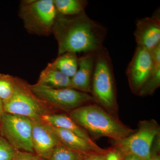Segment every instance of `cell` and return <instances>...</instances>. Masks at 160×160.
Wrapping results in <instances>:
<instances>
[{
  "instance_id": "1",
  "label": "cell",
  "mask_w": 160,
  "mask_h": 160,
  "mask_svg": "<svg viewBox=\"0 0 160 160\" xmlns=\"http://www.w3.org/2000/svg\"><path fill=\"white\" fill-rule=\"evenodd\" d=\"M107 30L86 12L73 16L57 12L52 29L58 44V56L66 52H92L102 47Z\"/></svg>"
},
{
  "instance_id": "2",
  "label": "cell",
  "mask_w": 160,
  "mask_h": 160,
  "mask_svg": "<svg viewBox=\"0 0 160 160\" xmlns=\"http://www.w3.org/2000/svg\"><path fill=\"white\" fill-rule=\"evenodd\" d=\"M69 116L92 139L107 137L112 140L124 138L136 131L96 104L90 103L72 110Z\"/></svg>"
},
{
  "instance_id": "3",
  "label": "cell",
  "mask_w": 160,
  "mask_h": 160,
  "mask_svg": "<svg viewBox=\"0 0 160 160\" xmlns=\"http://www.w3.org/2000/svg\"><path fill=\"white\" fill-rule=\"evenodd\" d=\"M91 95L95 102L118 118V105L113 65L109 51L104 46L96 52Z\"/></svg>"
},
{
  "instance_id": "4",
  "label": "cell",
  "mask_w": 160,
  "mask_h": 160,
  "mask_svg": "<svg viewBox=\"0 0 160 160\" xmlns=\"http://www.w3.org/2000/svg\"><path fill=\"white\" fill-rule=\"evenodd\" d=\"M57 11L53 0H23L18 16L29 34L48 37L52 34Z\"/></svg>"
},
{
  "instance_id": "5",
  "label": "cell",
  "mask_w": 160,
  "mask_h": 160,
  "mask_svg": "<svg viewBox=\"0 0 160 160\" xmlns=\"http://www.w3.org/2000/svg\"><path fill=\"white\" fill-rule=\"evenodd\" d=\"M3 103L4 112L26 117L32 121L42 119L55 112L34 94L31 85L17 77L13 94Z\"/></svg>"
},
{
  "instance_id": "6",
  "label": "cell",
  "mask_w": 160,
  "mask_h": 160,
  "mask_svg": "<svg viewBox=\"0 0 160 160\" xmlns=\"http://www.w3.org/2000/svg\"><path fill=\"white\" fill-rule=\"evenodd\" d=\"M134 133L121 139L112 140L113 147L122 156L132 154L143 160H148L152 154V144L160 135V127L154 119L143 120L138 123Z\"/></svg>"
},
{
  "instance_id": "7",
  "label": "cell",
  "mask_w": 160,
  "mask_h": 160,
  "mask_svg": "<svg viewBox=\"0 0 160 160\" xmlns=\"http://www.w3.org/2000/svg\"><path fill=\"white\" fill-rule=\"evenodd\" d=\"M32 90L43 102L54 111L70 112L87 104L95 102L89 93L71 89H54L47 86L31 85Z\"/></svg>"
},
{
  "instance_id": "8",
  "label": "cell",
  "mask_w": 160,
  "mask_h": 160,
  "mask_svg": "<svg viewBox=\"0 0 160 160\" xmlns=\"http://www.w3.org/2000/svg\"><path fill=\"white\" fill-rule=\"evenodd\" d=\"M32 132L29 118L6 112L0 115V135L18 151L34 153Z\"/></svg>"
},
{
  "instance_id": "9",
  "label": "cell",
  "mask_w": 160,
  "mask_h": 160,
  "mask_svg": "<svg viewBox=\"0 0 160 160\" xmlns=\"http://www.w3.org/2000/svg\"><path fill=\"white\" fill-rule=\"evenodd\" d=\"M153 66V60L150 50L137 46L126 71L129 88L132 93L138 94L150 76Z\"/></svg>"
},
{
  "instance_id": "10",
  "label": "cell",
  "mask_w": 160,
  "mask_h": 160,
  "mask_svg": "<svg viewBox=\"0 0 160 160\" xmlns=\"http://www.w3.org/2000/svg\"><path fill=\"white\" fill-rule=\"evenodd\" d=\"M32 121V141L34 153L42 159L48 160L60 142L49 125L42 120Z\"/></svg>"
},
{
  "instance_id": "11",
  "label": "cell",
  "mask_w": 160,
  "mask_h": 160,
  "mask_svg": "<svg viewBox=\"0 0 160 160\" xmlns=\"http://www.w3.org/2000/svg\"><path fill=\"white\" fill-rule=\"evenodd\" d=\"M134 36L138 46L151 50L160 45L159 9L151 16L137 21Z\"/></svg>"
},
{
  "instance_id": "12",
  "label": "cell",
  "mask_w": 160,
  "mask_h": 160,
  "mask_svg": "<svg viewBox=\"0 0 160 160\" xmlns=\"http://www.w3.org/2000/svg\"><path fill=\"white\" fill-rule=\"evenodd\" d=\"M96 52L84 53L78 58L77 71L71 78L70 88L91 94Z\"/></svg>"
},
{
  "instance_id": "13",
  "label": "cell",
  "mask_w": 160,
  "mask_h": 160,
  "mask_svg": "<svg viewBox=\"0 0 160 160\" xmlns=\"http://www.w3.org/2000/svg\"><path fill=\"white\" fill-rule=\"evenodd\" d=\"M49 126L60 143L69 149L85 153H105L106 152V149L101 148L96 143L90 142L71 131Z\"/></svg>"
},
{
  "instance_id": "14",
  "label": "cell",
  "mask_w": 160,
  "mask_h": 160,
  "mask_svg": "<svg viewBox=\"0 0 160 160\" xmlns=\"http://www.w3.org/2000/svg\"><path fill=\"white\" fill-rule=\"evenodd\" d=\"M42 119L52 127L71 131L90 142L95 143L87 132L78 125L69 115L64 113H54L45 116Z\"/></svg>"
},
{
  "instance_id": "15",
  "label": "cell",
  "mask_w": 160,
  "mask_h": 160,
  "mask_svg": "<svg viewBox=\"0 0 160 160\" xmlns=\"http://www.w3.org/2000/svg\"><path fill=\"white\" fill-rule=\"evenodd\" d=\"M71 78L52 67L49 64L40 73L36 84L54 89L70 88Z\"/></svg>"
},
{
  "instance_id": "16",
  "label": "cell",
  "mask_w": 160,
  "mask_h": 160,
  "mask_svg": "<svg viewBox=\"0 0 160 160\" xmlns=\"http://www.w3.org/2000/svg\"><path fill=\"white\" fill-rule=\"evenodd\" d=\"M150 52L153 62V69L138 95L141 97L152 95L160 86V44Z\"/></svg>"
},
{
  "instance_id": "17",
  "label": "cell",
  "mask_w": 160,
  "mask_h": 160,
  "mask_svg": "<svg viewBox=\"0 0 160 160\" xmlns=\"http://www.w3.org/2000/svg\"><path fill=\"white\" fill-rule=\"evenodd\" d=\"M49 64L66 76L72 78L77 71L78 58L76 53L66 52L58 56L55 59Z\"/></svg>"
},
{
  "instance_id": "18",
  "label": "cell",
  "mask_w": 160,
  "mask_h": 160,
  "mask_svg": "<svg viewBox=\"0 0 160 160\" xmlns=\"http://www.w3.org/2000/svg\"><path fill=\"white\" fill-rule=\"evenodd\" d=\"M58 12L66 16L77 15L85 12L86 0H53Z\"/></svg>"
},
{
  "instance_id": "19",
  "label": "cell",
  "mask_w": 160,
  "mask_h": 160,
  "mask_svg": "<svg viewBox=\"0 0 160 160\" xmlns=\"http://www.w3.org/2000/svg\"><path fill=\"white\" fill-rule=\"evenodd\" d=\"M89 153H90L69 149L60 143L55 148L48 160H84Z\"/></svg>"
},
{
  "instance_id": "20",
  "label": "cell",
  "mask_w": 160,
  "mask_h": 160,
  "mask_svg": "<svg viewBox=\"0 0 160 160\" xmlns=\"http://www.w3.org/2000/svg\"><path fill=\"white\" fill-rule=\"evenodd\" d=\"M15 82L16 77L0 72V99L3 103L11 97Z\"/></svg>"
},
{
  "instance_id": "21",
  "label": "cell",
  "mask_w": 160,
  "mask_h": 160,
  "mask_svg": "<svg viewBox=\"0 0 160 160\" xmlns=\"http://www.w3.org/2000/svg\"><path fill=\"white\" fill-rule=\"evenodd\" d=\"M17 151L0 135V160H14Z\"/></svg>"
},
{
  "instance_id": "22",
  "label": "cell",
  "mask_w": 160,
  "mask_h": 160,
  "mask_svg": "<svg viewBox=\"0 0 160 160\" xmlns=\"http://www.w3.org/2000/svg\"><path fill=\"white\" fill-rule=\"evenodd\" d=\"M104 155L105 160H122V154L113 146L106 149Z\"/></svg>"
},
{
  "instance_id": "23",
  "label": "cell",
  "mask_w": 160,
  "mask_h": 160,
  "mask_svg": "<svg viewBox=\"0 0 160 160\" xmlns=\"http://www.w3.org/2000/svg\"><path fill=\"white\" fill-rule=\"evenodd\" d=\"M14 160H44L34 153L27 152L17 151Z\"/></svg>"
},
{
  "instance_id": "24",
  "label": "cell",
  "mask_w": 160,
  "mask_h": 160,
  "mask_svg": "<svg viewBox=\"0 0 160 160\" xmlns=\"http://www.w3.org/2000/svg\"><path fill=\"white\" fill-rule=\"evenodd\" d=\"M160 135L156 138L152 144L151 157L148 160H160V157L158 154L160 149Z\"/></svg>"
},
{
  "instance_id": "25",
  "label": "cell",
  "mask_w": 160,
  "mask_h": 160,
  "mask_svg": "<svg viewBox=\"0 0 160 160\" xmlns=\"http://www.w3.org/2000/svg\"><path fill=\"white\" fill-rule=\"evenodd\" d=\"M105 153H90L87 155L84 160H105Z\"/></svg>"
},
{
  "instance_id": "26",
  "label": "cell",
  "mask_w": 160,
  "mask_h": 160,
  "mask_svg": "<svg viewBox=\"0 0 160 160\" xmlns=\"http://www.w3.org/2000/svg\"><path fill=\"white\" fill-rule=\"evenodd\" d=\"M122 160H143L142 158L132 154H126L123 156Z\"/></svg>"
},
{
  "instance_id": "27",
  "label": "cell",
  "mask_w": 160,
  "mask_h": 160,
  "mask_svg": "<svg viewBox=\"0 0 160 160\" xmlns=\"http://www.w3.org/2000/svg\"><path fill=\"white\" fill-rule=\"evenodd\" d=\"M4 112V103L3 101L0 99V115Z\"/></svg>"
}]
</instances>
